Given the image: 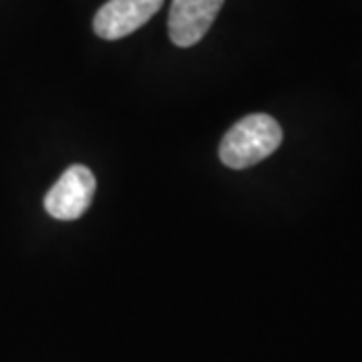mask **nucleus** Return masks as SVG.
<instances>
[{
  "label": "nucleus",
  "instance_id": "1",
  "mask_svg": "<svg viewBox=\"0 0 362 362\" xmlns=\"http://www.w3.org/2000/svg\"><path fill=\"white\" fill-rule=\"evenodd\" d=\"M284 139L280 123L266 113H254L240 119L223 135L220 159L230 169H247L270 157Z\"/></svg>",
  "mask_w": 362,
  "mask_h": 362
},
{
  "label": "nucleus",
  "instance_id": "2",
  "mask_svg": "<svg viewBox=\"0 0 362 362\" xmlns=\"http://www.w3.org/2000/svg\"><path fill=\"white\" fill-rule=\"evenodd\" d=\"M97 189L93 171L85 165H71L45 197L47 214L61 221L78 220L89 209Z\"/></svg>",
  "mask_w": 362,
  "mask_h": 362
},
{
  "label": "nucleus",
  "instance_id": "3",
  "mask_svg": "<svg viewBox=\"0 0 362 362\" xmlns=\"http://www.w3.org/2000/svg\"><path fill=\"white\" fill-rule=\"evenodd\" d=\"M163 0H109L95 14L93 28L105 40H117L141 28Z\"/></svg>",
  "mask_w": 362,
  "mask_h": 362
},
{
  "label": "nucleus",
  "instance_id": "4",
  "mask_svg": "<svg viewBox=\"0 0 362 362\" xmlns=\"http://www.w3.org/2000/svg\"><path fill=\"white\" fill-rule=\"evenodd\" d=\"M223 0H173L169 11V37L177 47H194L214 25Z\"/></svg>",
  "mask_w": 362,
  "mask_h": 362
}]
</instances>
